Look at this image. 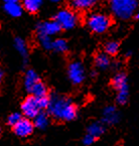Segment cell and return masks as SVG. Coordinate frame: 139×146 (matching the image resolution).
Segmentation results:
<instances>
[{"mask_svg":"<svg viewBox=\"0 0 139 146\" xmlns=\"http://www.w3.org/2000/svg\"><path fill=\"white\" fill-rule=\"evenodd\" d=\"M21 119H22L21 113L13 112V113H11V114L7 117V123H8V125H10V126L13 127V126H15L17 123L19 122Z\"/></svg>","mask_w":139,"mask_h":146,"instance_id":"23","label":"cell"},{"mask_svg":"<svg viewBox=\"0 0 139 146\" xmlns=\"http://www.w3.org/2000/svg\"><path fill=\"white\" fill-rule=\"evenodd\" d=\"M104 132H105V124L103 122H99V121L91 123L87 129V133L95 138L100 137L102 134H104Z\"/></svg>","mask_w":139,"mask_h":146,"instance_id":"16","label":"cell"},{"mask_svg":"<svg viewBox=\"0 0 139 146\" xmlns=\"http://www.w3.org/2000/svg\"><path fill=\"white\" fill-rule=\"evenodd\" d=\"M69 50L68 41L64 38H56L53 42V50L59 54H65Z\"/></svg>","mask_w":139,"mask_h":146,"instance_id":"22","label":"cell"},{"mask_svg":"<svg viewBox=\"0 0 139 146\" xmlns=\"http://www.w3.org/2000/svg\"><path fill=\"white\" fill-rule=\"evenodd\" d=\"M49 113L57 120L72 121L77 118L78 108L70 98L53 94L49 97Z\"/></svg>","mask_w":139,"mask_h":146,"instance_id":"1","label":"cell"},{"mask_svg":"<svg viewBox=\"0 0 139 146\" xmlns=\"http://www.w3.org/2000/svg\"><path fill=\"white\" fill-rule=\"evenodd\" d=\"M21 4L28 13H37L43 4V0H22Z\"/></svg>","mask_w":139,"mask_h":146,"instance_id":"17","label":"cell"},{"mask_svg":"<svg viewBox=\"0 0 139 146\" xmlns=\"http://www.w3.org/2000/svg\"><path fill=\"white\" fill-rule=\"evenodd\" d=\"M120 120V113L118 109L113 105L104 108L102 113V122L107 125H115Z\"/></svg>","mask_w":139,"mask_h":146,"instance_id":"10","label":"cell"},{"mask_svg":"<svg viewBox=\"0 0 139 146\" xmlns=\"http://www.w3.org/2000/svg\"><path fill=\"white\" fill-rule=\"evenodd\" d=\"M22 0H4V2H21Z\"/></svg>","mask_w":139,"mask_h":146,"instance_id":"26","label":"cell"},{"mask_svg":"<svg viewBox=\"0 0 139 146\" xmlns=\"http://www.w3.org/2000/svg\"><path fill=\"white\" fill-rule=\"evenodd\" d=\"M49 115L43 111L41 112V113L33 119L34 127L39 129V130H43V129L47 128V127L49 126Z\"/></svg>","mask_w":139,"mask_h":146,"instance_id":"18","label":"cell"},{"mask_svg":"<svg viewBox=\"0 0 139 146\" xmlns=\"http://www.w3.org/2000/svg\"><path fill=\"white\" fill-rule=\"evenodd\" d=\"M94 64L97 69L104 71V70H107L111 66V60H110V56L107 54H105V52H99V54H97L95 56Z\"/></svg>","mask_w":139,"mask_h":146,"instance_id":"14","label":"cell"},{"mask_svg":"<svg viewBox=\"0 0 139 146\" xmlns=\"http://www.w3.org/2000/svg\"><path fill=\"white\" fill-rule=\"evenodd\" d=\"M3 77H4V73H3L2 70H0V84H1V82H2Z\"/></svg>","mask_w":139,"mask_h":146,"instance_id":"25","label":"cell"},{"mask_svg":"<svg viewBox=\"0 0 139 146\" xmlns=\"http://www.w3.org/2000/svg\"><path fill=\"white\" fill-rule=\"evenodd\" d=\"M49 97L37 98L30 95L21 103V113L25 118L34 119L41 112H43V110L49 108Z\"/></svg>","mask_w":139,"mask_h":146,"instance_id":"2","label":"cell"},{"mask_svg":"<svg viewBox=\"0 0 139 146\" xmlns=\"http://www.w3.org/2000/svg\"><path fill=\"white\" fill-rule=\"evenodd\" d=\"M0 135H1V127H0Z\"/></svg>","mask_w":139,"mask_h":146,"instance_id":"29","label":"cell"},{"mask_svg":"<svg viewBox=\"0 0 139 146\" xmlns=\"http://www.w3.org/2000/svg\"><path fill=\"white\" fill-rule=\"evenodd\" d=\"M13 44H14V48L16 50V52L21 56L22 60H23V64H26L28 60L29 50H28V45L25 39H23L20 36H16L13 40Z\"/></svg>","mask_w":139,"mask_h":146,"instance_id":"12","label":"cell"},{"mask_svg":"<svg viewBox=\"0 0 139 146\" xmlns=\"http://www.w3.org/2000/svg\"><path fill=\"white\" fill-rule=\"evenodd\" d=\"M87 25L94 33H104L112 25V19L109 15L101 12L92 13L87 18Z\"/></svg>","mask_w":139,"mask_h":146,"instance_id":"4","label":"cell"},{"mask_svg":"<svg viewBox=\"0 0 139 146\" xmlns=\"http://www.w3.org/2000/svg\"><path fill=\"white\" fill-rule=\"evenodd\" d=\"M95 140H96V138L93 137L92 135H90V134L87 133L83 138V143L85 144L86 146H89V145H92V144L95 142Z\"/></svg>","mask_w":139,"mask_h":146,"instance_id":"24","label":"cell"},{"mask_svg":"<svg viewBox=\"0 0 139 146\" xmlns=\"http://www.w3.org/2000/svg\"><path fill=\"white\" fill-rule=\"evenodd\" d=\"M49 1L53 3H59V2H62L63 0H49Z\"/></svg>","mask_w":139,"mask_h":146,"instance_id":"27","label":"cell"},{"mask_svg":"<svg viewBox=\"0 0 139 146\" xmlns=\"http://www.w3.org/2000/svg\"><path fill=\"white\" fill-rule=\"evenodd\" d=\"M68 76L74 85L82 84L86 78V72L83 64L79 60L71 62L68 68Z\"/></svg>","mask_w":139,"mask_h":146,"instance_id":"7","label":"cell"},{"mask_svg":"<svg viewBox=\"0 0 139 146\" xmlns=\"http://www.w3.org/2000/svg\"><path fill=\"white\" fill-rule=\"evenodd\" d=\"M135 18L139 20V10H138V11H136V13H135Z\"/></svg>","mask_w":139,"mask_h":146,"instance_id":"28","label":"cell"},{"mask_svg":"<svg viewBox=\"0 0 139 146\" xmlns=\"http://www.w3.org/2000/svg\"><path fill=\"white\" fill-rule=\"evenodd\" d=\"M120 43L116 40H110L104 45V52L107 54L109 56H114L119 52Z\"/></svg>","mask_w":139,"mask_h":146,"instance_id":"21","label":"cell"},{"mask_svg":"<svg viewBox=\"0 0 139 146\" xmlns=\"http://www.w3.org/2000/svg\"><path fill=\"white\" fill-rule=\"evenodd\" d=\"M99 0H70L72 7L77 10H88L95 6Z\"/></svg>","mask_w":139,"mask_h":146,"instance_id":"15","label":"cell"},{"mask_svg":"<svg viewBox=\"0 0 139 146\" xmlns=\"http://www.w3.org/2000/svg\"><path fill=\"white\" fill-rule=\"evenodd\" d=\"M109 6L116 18L126 20L136 13L138 0H110Z\"/></svg>","mask_w":139,"mask_h":146,"instance_id":"3","label":"cell"},{"mask_svg":"<svg viewBox=\"0 0 139 146\" xmlns=\"http://www.w3.org/2000/svg\"><path fill=\"white\" fill-rule=\"evenodd\" d=\"M54 19L60 24L62 29L71 30L77 26L78 22H79V16L72 9L64 8L57 12Z\"/></svg>","mask_w":139,"mask_h":146,"instance_id":"6","label":"cell"},{"mask_svg":"<svg viewBox=\"0 0 139 146\" xmlns=\"http://www.w3.org/2000/svg\"><path fill=\"white\" fill-rule=\"evenodd\" d=\"M61 30H62V27L55 19L41 21L37 24V27H35L37 33H41V35H49V36H54L58 35Z\"/></svg>","mask_w":139,"mask_h":146,"instance_id":"8","label":"cell"},{"mask_svg":"<svg viewBox=\"0 0 139 146\" xmlns=\"http://www.w3.org/2000/svg\"><path fill=\"white\" fill-rule=\"evenodd\" d=\"M39 76L37 75V73L34 70H27L24 74L23 77V86L26 92H28L30 94L32 91V89L34 88V86L39 82Z\"/></svg>","mask_w":139,"mask_h":146,"instance_id":"11","label":"cell"},{"mask_svg":"<svg viewBox=\"0 0 139 146\" xmlns=\"http://www.w3.org/2000/svg\"><path fill=\"white\" fill-rule=\"evenodd\" d=\"M30 94L32 96L37 97V98H45V97H49V91H47V87L45 86V83H43L41 81H39L34 88L32 89L31 93Z\"/></svg>","mask_w":139,"mask_h":146,"instance_id":"19","label":"cell"},{"mask_svg":"<svg viewBox=\"0 0 139 146\" xmlns=\"http://www.w3.org/2000/svg\"><path fill=\"white\" fill-rule=\"evenodd\" d=\"M34 128L35 127H34L33 122H31L30 119L22 118L15 126H13V131H14L15 135L18 137L26 138L31 135Z\"/></svg>","mask_w":139,"mask_h":146,"instance_id":"9","label":"cell"},{"mask_svg":"<svg viewBox=\"0 0 139 146\" xmlns=\"http://www.w3.org/2000/svg\"><path fill=\"white\" fill-rule=\"evenodd\" d=\"M37 39L39 41V45L45 50H53V42L54 39L51 38V36L45 35H41V33H37Z\"/></svg>","mask_w":139,"mask_h":146,"instance_id":"20","label":"cell"},{"mask_svg":"<svg viewBox=\"0 0 139 146\" xmlns=\"http://www.w3.org/2000/svg\"><path fill=\"white\" fill-rule=\"evenodd\" d=\"M112 86L117 91V96H116V101L119 105H124L128 101L129 97V90H128V80L125 73L115 74L112 78Z\"/></svg>","mask_w":139,"mask_h":146,"instance_id":"5","label":"cell"},{"mask_svg":"<svg viewBox=\"0 0 139 146\" xmlns=\"http://www.w3.org/2000/svg\"><path fill=\"white\" fill-rule=\"evenodd\" d=\"M3 10L10 17H20L23 13V6L20 2H4Z\"/></svg>","mask_w":139,"mask_h":146,"instance_id":"13","label":"cell"}]
</instances>
